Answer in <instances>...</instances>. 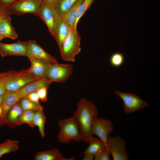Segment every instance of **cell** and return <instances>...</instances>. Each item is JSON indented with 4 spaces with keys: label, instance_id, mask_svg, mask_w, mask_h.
Instances as JSON below:
<instances>
[{
    "label": "cell",
    "instance_id": "cell-3",
    "mask_svg": "<svg viewBox=\"0 0 160 160\" xmlns=\"http://www.w3.org/2000/svg\"><path fill=\"white\" fill-rule=\"evenodd\" d=\"M81 38L76 29L70 28L59 49L61 57L65 61L73 62L76 56L81 50L80 47Z\"/></svg>",
    "mask_w": 160,
    "mask_h": 160
},
{
    "label": "cell",
    "instance_id": "cell-18",
    "mask_svg": "<svg viewBox=\"0 0 160 160\" xmlns=\"http://www.w3.org/2000/svg\"><path fill=\"white\" fill-rule=\"evenodd\" d=\"M0 34L5 38H9L12 40L17 39L18 36L12 23L10 16L4 18L0 24Z\"/></svg>",
    "mask_w": 160,
    "mask_h": 160
},
{
    "label": "cell",
    "instance_id": "cell-36",
    "mask_svg": "<svg viewBox=\"0 0 160 160\" xmlns=\"http://www.w3.org/2000/svg\"><path fill=\"white\" fill-rule=\"evenodd\" d=\"M47 3L55 5L58 0H42Z\"/></svg>",
    "mask_w": 160,
    "mask_h": 160
},
{
    "label": "cell",
    "instance_id": "cell-1",
    "mask_svg": "<svg viewBox=\"0 0 160 160\" xmlns=\"http://www.w3.org/2000/svg\"><path fill=\"white\" fill-rule=\"evenodd\" d=\"M77 106L73 116L78 125L82 141L88 143L92 136L91 128L92 122L98 116V110L93 103L84 97L80 99Z\"/></svg>",
    "mask_w": 160,
    "mask_h": 160
},
{
    "label": "cell",
    "instance_id": "cell-39",
    "mask_svg": "<svg viewBox=\"0 0 160 160\" xmlns=\"http://www.w3.org/2000/svg\"><path fill=\"white\" fill-rule=\"evenodd\" d=\"M1 112H2L1 108V106H0V117L1 115Z\"/></svg>",
    "mask_w": 160,
    "mask_h": 160
},
{
    "label": "cell",
    "instance_id": "cell-20",
    "mask_svg": "<svg viewBox=\"0 0 160 160\" xmlns=\"http://www.w3.org/2000/svg\"><path fill=\"white\" fill-rule=\"evenodd\" d=\"M83 1L78 0L63 17L70 28L77 29L75 27V23L77 10Z\"/></svg>",
    "mask_w": 160,
    "mask_h": 160
},
{
    "label": "cell",
    "instance_id": "cell-25",
    "mask_svg": "<svg viewBox=\"0 0 160 160\" xmlns=\"http://www.w3.org/2000/svg\"><path fill=\"white\" fill-rule=\"evenodd\" d=\"M19 102L23 111H36L43 110V106L40 104H37L31 101L26 96L21 97Z\"/></svg>",
    "mask_w": 160,
    "mask_h": 160
},
{
    "label": "cell",
    "instance_id": "cell-29",
    "mask_svg": "<svg viewBox=\"0 0 160 160\" xmlns=\"http://www.w3.org/2000/svg\"><path fill=\"white\" fill-rule=\"evenodd\" d=\"M110 154L108 149L105 148L94 156L95 160H110Z\"/></svg>",
    "mask_w": 160,
    "mask_h": 160
},
{
    "label": "cell",
    "instance_id": "cell-13",
    "mask_svg": "<svg viewBox=\"0 0 160 160\" xmlns=\"http://www.w3.org/2000/svg\"><path fill=\"white\" fill-rule=\"evenodd\" d=\"M25 56L32 58L43 59L57 63L56 58L47 52L34 40L27 41V48Z\"/></svg>",
    "mask_w": 160,
    "mask_h": 160
},
{
    "label": "cell",
    "instance_id": "cell-23",
    "mask_svg": "<svg viewBox=\"0 0 160 160\" xmlns=\"http://www.w3.org/2000/svg\"><path fill=\"white\" fill-rule=\"evenodd\" d=\"M46 118L43 110L35 111L33 118V123L35 126L39 129L41 136L42 137L45 136L44 128Z\"/></svg>",
    "mask_w": 160,
    "mask_h": 160
},
{
    "label": "cell",
    "instance_id": "cell-17",
    "mask_svg": "<svg viewBox=\"0 0 160 160\" xmlns=\"http://www.w3.org/2000/svg\"><path fill=\"white\" fill-rule=\"evenodd\" d=\"M75 159L74 157L68 159L65 158L59 149L57 148L49 151L38 152L34 158L35 160H73Z\"/></svg>",
    "mask_w": 160,
    "mask_h": 160
},
{
    "label": "cell",
    "instance_id": "cell-37",
    "mask_svg": "<svg viewBox=\"0 0 160 160\" xmlns=\"http://www.w3.org/2000/svg\"><path fill=\"white\" fill-rule=\"evenodd\" d=\"M3 95H0V106H1L3 101Z\"/></svg>",
    "mask_w": 160,
    "mask_h": 160
},
{
    "label": "cell",
    "instance_id": "cell-31",
    "mask_svg": "<svg viewBox=\"0 0 160 160\" xmlns=\"http://www.w3.org/2000/svg\"><path fill=\"white\" fill-rule=\"evenodd\" d=\"M25 96L31 101L37 104H40L39 97L36 91L30 92Z\"/></svg>",
    "mask_w": 160,
    "mask_h": 160
},
{
    "label": "cell",
    "instance_id": "cell-21",
    "mask_svg": "<svg viewBox=\"0 0 160 160\" xmlns=\"http://www.w3.org/2000/svg\"><path fill=\"white\" fill-rule=\"evenodd\" d=\"M89 145L84 152V153L88 154L94 156L106 148L104 143L100 139L91 137L89 141Z\"/></svg>",
    "mask_w": 160,
    "mask_h": 160
},
{
    "label": "cell",
    "instance_id": "cell-35",
    "mask_svg": "<svg viewBox=\"0 0 160 160\" xmlns=\"http://www.w3.org/2000/svg\"><path fill=\"white\" fill-rule=\"evenodd\" d=\"M94 156L91 155L84 153V155L82 158L83 160H94Z\"/></svg>",
    "mask_w": 160,
    "mask_h": 160
},
{
    "label": "cell",
    "instance_id": "cell-26",
    "mask_svg": "<svg viewBox=\"0 0 160 160\" xmlns=\"http://www.w3.org/2000/svg\"><path fill=\"white\" fill-rule=\"evenodd\" d=\"M35 112L32 111H23L16 123V126L27 124L32 127H34L33 118Z\"/></svg>",
    "mask_w": 160,
    "mask_h": 160
},
{
    "label": "cell",
    "instance_id": "cell-30",
    "mask_svg": "<svg viewBox=\"0 0 160 160\" xmlns=\"http://www.w3.org/2000/svg\"><path fill=\"white\" fill-rule=\"evenodd\" d=\"M49 88L43 87L37 89L36 92L39 100L42 102H46L47 100V90Z\"/></svg>",
    "mask_w": 160,
    "mask_h": 160
},
{
    "label": "cell",
    "instance_id": "cell-11",
    "mask_svg": "<svg viewBox=\"0 0 160 160\" xmlns=\"http://www.w3.org/2000/svg\"><path fill=\"white\" fill-rule=\"evenodd\" d=\"M27 41H18L10 44L0 42V55L2 57L10 56H25Z\"/></svg>",
    "mask_w": 160,
    "mask_h": 160
},
{
    "label": "cell",
    "instance_id": "cell-40",
    "mask_svg": "<svg viewBox=\"0 0 160 160\" xmlns=\"http://www.w3.org/2000/svg\"><path fill=\"white\" fill-rule=\"evenodd\" d=\"M1 7H2L1 6V5L0 4V8Z\"/></svg>",
    "mask_w": 160,
    "mask_h": 160
},
{
    "label": "cell",
    "instance_id": "cell-4",
    "mask_svg": "<svg viewBox=\"0 0 160 160\" xmlns=\"http://www.w3.org/2000/svg\"><path fill=\"white\" fill-rule=\"evenodd\" d=\"M58 126L60 131L57 138L60 143L67 144L72 140L78 142L82 141L78 125L73 116L60 120Z\"/></svg>",
    "mask_w": 160,
    "mask_h": 160
},
{
    "label": "cell",
    "instance_id": "cell-22",
    "mask_svg": "<svg viewBox=\"0 0 160 160\" xmlns=\"http://www.w3.org/2000/svg\"><path fill=\"white\" fill-rule=\"evenodd\" d=\"M19 142L16 140L8 139L0 144V159L4 155L15 152L19 148Z\"/></svg>",
    "mask_w": 160,
    "mask_h": 160
},
{
    "label": "cell",
    "instance_id": "cell-34",
    "mask_svg": "<svg viewBox=\"0 0 160 160\" xmlns=\"http://www.w3.org/2000/svg\"><path fill=\"white\" fill-rule=\"evenodd\" d=\"M2 73H0V95H3L6 92L2 78Z\"/></svg>",
    "mask_w": 160,
    "mask_h": 160
},
{
    "label": "cell",
    "instance_id": "cell-27",
    "mask_svg": "<svg viewBox=\"0 0 160 160\" xmlns=\"http://www.w3.org/2000/svg\"><path fill=\"white\" fill-rule=\"evenodd\" d=\"M94 1V0H83L79 5L77 10L76 18L75 27L76 28L80 19L89 9Z\"/></svg>",
    "mask_w": 160,
    "mask_h": 160
},
{
    "label": "cell",
    "instance_id": "cell-10",
    "mask_svg": "<svg viewBox=\"0 0 160 160\" xmlns=\"http://www.w3.org/2000/svg\"><path fill=\"white\" fill-rule=\"evenodd\" d=\"M59 17L55 5L43 1L39 17L45 24L52 36L56 23Z\"/></svg>",
    "mask_w": 160,
    "mask_h": 160
},
{
    "label": "cell",
    "instance_id": "cell-28",
    "mask_svg": "<svg viewBox=\"0 0 160 160\" xmlns=\"http://www.w3.org/2000/svg\"><path fill=\"white\" fill-rule=\"evenodd\" d=\"M124 57L123 54L120 52H115L112 54L110 57L111 65L114 67H119L124 63Z\"/></svg>",
    "mask_w": 160,
    "mask_h": 160
},
{
    "label": "cell",
    "instance_id": "cell-5",
    "mask_svg": "<svg viewBox=\"0 0 160 160\" xmlns=\"http://www.w3.org/2000/svg\"><path fill=\"white\" fill-rule=\"evenodd\" d=\"M42 0H17L8 8L11 15L31 13L39 17Z\"/></svg>",
    "mask_w": 160,
    "mask_h": 160
},
{
    "label": "cell",
    "instance_id": "cell-19",
    "mask_svg": "<svg viewBox=\"0 0 160 160\" xmlns=\"http://www.w3.org/2000/svg\"><path fill=\"white\" fill-rule=\"evenodd\" d=\"M23 111L19 101L15 104L9 112L5 125L11 127L16 126V123Z\"/></svg>",
    "mask_w": 160,
    "mask_h": 160
},
{
    "label": "cell",
    "instance_id": "cell-9",
    "mask_svg": "<svg viewBox=\"0 0 160 160\" xmlns=\"http://www.w3.org/2000/svg\"><path fill=\"white\" fill-rule=\"evenodd\" d=\"M113 129V125L111 121L97 117L95 118L93 121L91 134L92 136H97L104 143L107 148V138Z\"/></svg>",
    "mask_w": 160,
    "mask_h": 160
},
{
    "label": "cell",
    "instance_id": "cell-2",
    "mask_svg": "<svg viewBox=\"0 0 160 160\" xmlns=\"http://www.w3.org/2000/svg\"><path fill=\"white\" fill-rule=\"evenodd\" d=\"M2 78L6 91L14 92H18L27 84L38 80L31 74L28 69L2 73Z\"/></svg>",
    "mask_w": 160,
    "mask_h": 160
},
{
    "label": "cell",
    "instance_id": "cell-7",
    "mask_svg": "<svg viewBox=\"0 0 160 160\" xmlns=\"http://www.w3.org/2000/svg\"><path fill=\"white\" fill-rule=\"evenodd\" d=\"M126 142L119 135L109 136L107 141V148L114 160H128L129 156L126 148Z\"/></svg>",
    "mask_w": 160,
    "mask_h": 160
},
{
    "label": "cell",
    "instance_id": "cell-6",
    "mask_svg": "<svg viewBox=\"0 0 160 160\" xmlns=\"http://www.w3.org/2000/svg\"><path fill=\"white\" fill-rule=\"evenodd\" d=\"M73 71L71 64L52 62L49 67L46 78L52 82H64L68 80Z\"/></svg>",
    "mask_w": 160,
    "mask_h": 160
},
{
    "label": "cell",
    "instance_id": "cell-38",
    "mask_svg": "<svg viewBox=\"0 0 160 160\" xmlns=\"http://www.w3.org/2000/svg\"><path fill=\"white\" fill-rule=\"evenodd\" d=\"M4 38H5L4 36L0 34V42Z\"/></svg>",
    "mask_w": 160,
    "mask_h": 160
},
{
    "label": "cell",
    "instance_id": "cell-24",
    "mask_svg": "<svg viewBox=\"0 0 160 160\" xmlns=\"http://www.w3.org/2000/svg\"><path fill=\"white\" fill-rule=\"evenodd\" d=\"M78 0H58L55 5L60 16L63 17Z\"/></svg>",
    "mask_w": 160,
    "mask_h": 160
},
{
    "label": "cell",
    "instance_id": "cell-15",
    "mask_svg": "<svg viewBox=\"0 0 160 160\" xmlns=\"http://www.w3.org/2000/svg\"><path fill=\"white\" fill-rule=\"evenodd\" d=\"M69 28L63 17L60 16L56 23L53 36L55 39L59 49L68 33Z\"/></svg>",
    "mask_w": 160,
    "mask_h": 160
},
{
    "label": "cell",
    "instance_id": "cell-14",
    "mask_svg": "<svg viewBox=\"0 0 160 160\" xmlns=\"http://www.w3.org/2000/svg\"><path fill=\"white\" fill-rule=\"evenodd\" d=\"M28 59L31 63V67L28 69L31 74L38 79L46 78L50 64L54 62L37 58Z\"/></svg>",
    "mask_w": 160,
    "mask_h": 160
},
{
    "label": "cell",
    "instance_id": "cell-12",
    "mask_svg": "<svg viewBox=\"0 0 160 160\" xmlns=\"http://www.w3.org/2000/svg\"><path fill=\"white\" fill-rule=\"evenodd\" d=\"M20 98L17 92L6 91L1 105L2 112L0 117V126L6 125L9 112L15 104L19 101Z\"/></svg>",
    "mask_w": 160,
    "mask_h": 160
},
{
    "label": "cell",
    "instance_id": "cell-33",
    "mask_svg": "<svg viewBox=\"0 0 160 160\" xmlns=\"http://www.w3.org/2000/svg\"><path fill=\"white\" fill-rule=\"evenodd\" d=\"M17 0H0V4L3 7L7 8Z\"/></svg>",
    "mask_w": 160,
    "mask_h": 160
},
{
    "label": "cell",
    "instance_id": "cell-8",
    "mask_svg": "<svg viewBox=\"0 0 160 160\" xmlns=\"http://www.w3.org/2000/svg\"><path fill=\"white\" fill-rule=\"evenodd\" d=\"M115 94L122 100L125 112L131 113L139 111L148 105V104L137 95L124 93L116 90Z\"/></svg>",
    "mask_w": 160,
    "mask_h": 160
},
{
    "label": "cell",
    "instance_id": "cell-16",
    "mask_svg": "<svg viewBox=\"0 0 160 160\" xmlns=\"http://www.w3.org/2000/svg\"><path fill=\"white\" fill-rule=\"evenodd\" d=\"M52 83L46 78L39 79L27 84L17 92L21 97L25 96L30 92L36 91L41 87H46L49 88Z\"/></svg>",
    "mask_w": 160,
    "mask_h": 160
},
{
    "label": "cell",
    "instance_id": "cell-32",
    "mask_svg": "<svg viewBox=\"0 0 160 160\" xmlns=\"http://www.w3.org/2000/svg\"><path fill=\"white\" fill-rule=\"evenodd\" d=\"M11 14L8 8L1 7L0 8V24L2 20L6 17L10 16Z\"/></svg>",
    "mask_w": 160,
    "mask_h": 160
}]
</instances>
